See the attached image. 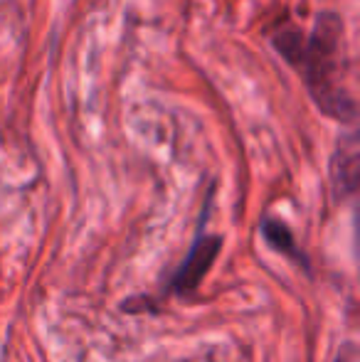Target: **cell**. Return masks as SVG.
<instances>
[{
	"mask_svg": "<svg viewBox=\"0 0 360 362\" xmlns=\"http://www.w3.org/2000/svg\"><path fill=\"white\" fill-rule=\"evenodd\" d=\"M262 237L267 239V244H269L272 249H277V252H281L284 257H291L296 264H301V267H306V269H308V259H306V254L298 252L296 242H294L291 229H289L286 224L281 222V219L267 217L265 222H262Z\"/></svg>",
	"mask_w": 360,
	"mask_h": 362,
	"instance_id": "4",
	"label": "cell"
},
{
	"mask_svg": "<svg viewBox=\"0 0 360 362\" xmlns=\"http://www.w3.org/2000/svg\"><path fill=\"white\" fill-rule=\"evenodd\" d=\"M277 49L301 72L316 106L343 124L356 121V99L346 84L348 59L343 20L336 13H323L308 35L296 28H284L274 35Z\"/></svg>",
	"mask_w": 360,
	"mask_h": 362,
	"instance_id": "1",
	"label": "cell"
},
{
	"mask_svg": "<svg viewBox=\"0 0 360 362\" xmlns=\"http://www.w3.org/2000/svg\"><path fill=\"white\" fill-rule=\"evenodd\" d=\"M358 136L346 134L331 158V182L338 200H346L358 187Z\"/></svg>",
	"mask_w": 360,
	"mask_h": 362,
	"instance_id": "3",
	"label": "cell"
},
{
	"mask_svg": "<svg viewBox=\"0 0 360 362\" xmlns=\"http://www.w3.org/2000/svg\"><path fill=\"white\" fill-rule=\"evenodd\" d=\"M222 249V239L215 234H205L200 227L192 247L187 249L185 259L180 262V267L175 269V274L170 276V291L173 293H192L202 284L205 274L212 269V262L217 259Z\"/></svg>",
	"mask_w": 360,
	"mask_h": 362,
	"instance_id": "2",
	"label": "cell"
},
{
	"mask_svg": "<svg viewBox=\"0 0 360 362\" xmlns=\"http://www.w3.org/2000/svg\"><path fill=\"white\" fill-rule=\"evenodd\" d=\"M336 362H360L358 345L353 343V340L343 343V345H341V350H338V355H336Z\"/></svg>",
	"mask_w": 360,
	"mask_h": 362,
	"instance_id": "5",
	"label": "cell"
}]
</instances>
